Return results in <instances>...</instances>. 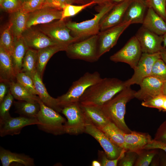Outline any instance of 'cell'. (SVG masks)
Instances as JSON below:
<instances>
[{
	"label": "cell",
	"instance_id": "cell-1",
	"mask_svg": "<svg viewBox=\"0 0 166 166\" xmlns=\"http://www.w3.org/2000/svg\"><path fill=\"white\" fill-rule=\"evenodd\" d=\"M127 87L125 81L115 78H104L89 87L80 97L82 106L101 107Z\"/></svg>",
	"mask_w": 166,
	"mask_h": 166
},
{
	"label": "cell",
	"instance_id": "cell-2",
	"mask_svg": "<svg viewBox=\"0 0 166 166\" xmlns=\"http://www.w3.org/2000/svg\"><path fill=\"white\" fill-rule=\"evenodd\" d=\"M136 92L130 86L127 87L115 97L100 107L110 121L126 133L132 131L126 124L124 119L126 105L135 98Z\"/></svg>",
	"mask_w": 166,
	"mask_h": 166
},
{
	"label": "cell",
	"instance_id": "cell-3",
	"mask_svg": "<svg viewBox=\"0 0 166 166\" xmlns=\"http://www.w3.org/2000/svg\"><path fill=\"white\" fill-rule=\"evenodd\" d=\"M115 4L109 2L102 5L94 17L80 22L71 21L66 22L71 34L78 41L98 34L100 32V25L102 18L112 9Z\"/></svg>",
	"mask_w": 166,
	"mask_h": 166
},
{
	"label": "cell",
	"instance_id": "cell-4",
	"mask_svg": "<svg viewBox=\"0 0 166 166\" xmlns=\"http://www.w3.org/2000/svg\"><path fill=\"white\" fill-rule=\"evenodd\" d=\"M101 78L100 73L97 71L85 73L73 83L65 93L57 98L58 105L62 109L69 105L79 102L80 97L85 90Z\"/></svg>",
	"mask_w": 166,
	"mask_h": 166
},
{
	"label": "cell",
	"instance_id": "cell-5",
	"mask_svg": "<svg viewBox=\"0 0 166 166\" xmlns=\"http://www.w3.org/2000/svg\"><path fill=\"white\" fill-rule=\"evenodd\" d=\"M40 110L36 118L38 128L47 133L54 135L65 133L64 124L66 121L59 113L45 105L40 99Z\"/></svg>",
	"mask_w": 166,
	"mask_h": 166
},
{
	"label": "cell",
	"instance_id": "cell-6",
	"mask_svg": "<svg viewBox=\"0 0 166 166\" xmlns=\"http://www.w3.org/2000/svg\"><path fill=\"white\" fill-rule=\"evenodd\" d=\"M98 35L90 36L68 45L65 51L70 59L90 62L99 59L97 54Z\"/></svg>",
	"mask_w": 166,
	"mask_h": 166
},
{
	"label": "cell",
	"instance_id": "cell-7",
	"mask_svg": "<svg viewBox=\"0 0 166 166\" xmlns=\"http://www.w3.org/2000/svg\"><path fill=\"white\" fill-rule=\"evenodd\" d=\"M61 113L67 119L64 125L65 133L77 135L85 132L87 122L79 102L64 107Z\"/></svg>",
	"mask_w": 166,
	"mask_h": 166
},
{
	"label": "cell",
	"instance_id": "cell-8",
	"mask_svg": "<svg viewBox=\"0 0 166 166\" xmlns=\"http://www.w3.org/2000/svg\"><path fill=\"white\" fill-rule=\"evenodd\" d=\"M35 26L58 45L67 46L78 41L71 34L70 30L66 26L65 19L57 20Z\"/></svg>",
	"mask_w": 166,
	"mask_h": 166
},
{
	"label": "cell",
	"instance_id": "cell-9",
	"mask_svg": "<svg viewBox=\"0 0 166 166\" xmlns=\"http://www.w3.org/2000/svg\"><path fill=\"white\" fill-rule=\"evenodd\" d=\"M140 43L135 36L132 37L120 50L111 55L110 59L115 62L128 64L134 69L142 54Z\"/></svg>",
	"mask_w": 166,
	"mask_h": 166
},
{
	"label": "cell",
	"instance_id": "cell-10",
	"mask_svg": "<svg viewBox=\"0 0 166 166\" xmlns=\"http://www.w3.org/2000/svg\"><path fill=\"white\" fill-rule=\"evenodd\" d=\"M131 24L130 22H122L100 32L98 34L97 54L99 59L115 45L121 35Z\"/></svg>",
	"mask_w": 166,
	"mask_h": 166
},
{
	"label": "cell",
	"instance_id": "cell-11",
	"mask_svg": "<svg viewBox=\"0 0 166 166\" xmlns=\"http://www.w3.org/2000/svg\"><path fill=\"white\" fill-rule=\"evenodd\" d=\"M160 58V52L154 53H142L136 66L134 69L132 77L124 81L126 87L135 84L140 85L142 80L150 75L155 61Z\"/></svg>",
	"mask_w": 166,
	"mask_h": 166
},
{
	"label": "cell",
	"instance_id": "cell-12",
	"mask_svg": "<svg viewBox=\"0 0 166 166\" xmlns=\"http://www.w3.org/2000/svg\"><path fill=\"white\" fill-rule=\"evenodd\" d=\"M85 132L93 137L98 142L107 157L110 160L116 159L126 152L124 149L114 144L102 130L90 123H87Z\"/></svg>",
	"mask_w": 166,
	"mask_h": 166
},
{
	"label": "cell",
	"instance_id": "cell-13",
	"mask_svg": "<svg viewBox=\"0 0 166 166\" xmlns=\"http://www.w3.org/2000/svg\"><path fill=\"white\" fill-rule=\"evenodd\" d=\"M62 14V10L50 6L36 10L28 13L26 28L61 19Z\"/></svg>",
	"mask_w": 166,
	"mask_h": 166
},
{
	"label": "cell",
	"instance_id": "cell-14",
	"mask_svg": "<svg viewBox=\"0 0 166 166\" xmlns=\"http://www.w3.org/2000/svg\"><path fill=\"white\" fill-rule=\"evenodd\" d=\"M140 45L142 53H154L163 48V36L157 35L142 26L135 35Z\"/></svg>",
	"mask_w": 166,
	"mask_h": 166
},
{
	"label": "cell",
	"instance_id": "cell-15",
	"mask_svg": "<svg viewBox=\"0 0 166 166\" xmlns=\"http://www.w3.org/2000/svg\"><path fill=\"white\" fill-rule=\"evenodd\" d=\"M38 124L37 118H28L21 116L13 117L11 116L0 120V136L19 134L26 126Z\"/></svg>",
	"mask_w": 166,
	"mask_h": 166
},
{
	"label": "cell",
	"instance_id": "cell-16",
	"mask_svg": "<svg viewBox=\"0 0 166 166\" xmlns=\"http://www.w3.org/2000/svg\"><path fill=\"white\" fill-rule=\"evenodd\" d=\"M164 82L151 76L145 78L139 85L140 89L136 91L135 98L145 101L162 95Z\"/></svg>",
	"mask_w": 166,
	"mask_h": 166
},
{
	"label": "cell",
	"instance_id": "cell-17",
	"mask_svg": "<svg viewBox=\"0 0 166 166\" xmlns=\"http://www.w3.org/2000/svg\"><path fill=\"white\" fill-rule=\"evenodd\" d=\"M22 36L29 48L37 51L58 45L35 26L26 29Z\"/></svg>",
	"mask_w": 166,
	"mask_h": 166
},
{
	"label": "cell",
	"instance_id": "cell-18",
	"mask_svg": "<svg viewBox=\"0 0 166 166\" xmlns=\"http://www.w3.org/2000/svg\"><path fill=\"white\" fill-rule=\"evenodd\" d=\"M133 0H125L115 4L101 20L100 31L117 25L122 21L129 5Z\"/></svg>",
	"mask_w": 166,
	"mask_h": 166
},
{
	"label": "cell",
	"instance_id": "cell-19",
	"mask_svg": "<svg viewBox=\"0 0 166 166\" xmlns=\"http://www.w3.org/2000/svg\"><path fill=\"white\" fill-rule=\"evenodd\" d=\"M124 137V150L126 152L133 151L138 153L152 140L148 134L136 131L125 133Z\"/></svg>",
	"mask_w": 166,
	"mask_h": 166
},
{
	"label": "cell",
	"instance_id": "cell-20",
	"mask_svg": "<svg viewBox=\"0 0 166 166\" xmlns=\"http://www.w3.org/2000/svg\"><path fill=\"white\" fill-rule=\"evenodd\" d=\"M147 7L145 1L133 0L126 10L122 22H130L131 24H142Z\"/></svg>",
	"mask_w": 166,
	"mask_h": 166
},
{
	"label": "cell",
	"instance_id": "cell-21",
	"mask_svg": "<svg viewBox=\"0 0 166 166\" xmlns=\"http://www.w3.org/2000/svg\"><path fill=\"white\" fill-rule=\"evenodd\" d=\"M142 24L157 35L163 36L166 33V22L150 7L148 8Z\"/></svg>",
	"mask_w": 166,
	"mask_h": 166
},
{
	"label": "cell",
	"instance_id": "cell-22",
	"mask_svg": "<svg viewBox=\"0 0 166 166\" xmlns=\"http://www.w3.org/2000/svg\"><path fill=\"white\" fill-rule=\"evenodd\" d=\"M0 160L2 166H10L17 163L25 166L34 165L33 158L23 153L13 152L3 148L0 147Z\"/></svg>",
	"mask_w": 166,
	"mask_h": 166
},
{
	"label": "cell",
	"instance_id": "cell-23",
	"mask_svg": "<svg viewBox=\"0 0 166 166\" xmlns=\"http://www.w3.org/2000/svg\"><path fill=\"white\" fill-rule=\"evenodd\" d=\"M16 77L12 56L0 47V81L10 83Z\"/></svg>",
	"mask_w": 166,
	"mask_h": 166
},
{
	"label": "cell",
	"instance_id": "cell-24",
	"mask_svg": "<svg viewBox=\"0 0 166 166\" xmlns=\"http://www.w3.org/2000/svg\"><path fill=\"white\" fill-rule=\"evenodd\" d=\"M37 95L41 100L47 106L57 112L61 113L62 109L58 105L57 98H53L49 94L42 81V78L37 72L32 78Z\"/></svg>",
	"mask_w": 166,
	"mask_h": 166
},
{
	"label": "cell",
	"instance_id": "cell-25",
	"mask_svg": "<svg viewBox=\"0 0 166 166\" xmlns=\"http://www.w3.org/2000/svg\"><path fill=\"white\" fill-rule=\"evenodd\" d=\"M81 106L87 123L101 129L111 122L100 107Z\"/></svg>",
	"mask_w": 166,
	"mask_h": 166
},
{
	"label": "cell",
	"instance_id": "cell-26",
	"mask_svg": "<svg viewBox=\"0 0 166 166\" xmlns=\"http://www.w3.org/2000/svg\"><path fill=\"white\" fill-rule=\"evenodd\" d=\"M67 46L56 45L38 51L37 71L42 78L46 65L49 59L57 52L62 51H65Z\"/></svg>",
	"mask_w": 166,
	"mask_h": 166
},
{
	"label": "cell",
	"instance_id": "cell-27",
	"mask_svg": "<svg viewBox=\"0 0 166 166\" xmlns=\"http://www.w3.org/2000/svg\"><path fill=\"white\" fill-rule=\"evenodd\" d=\"M27 14L20 10L10 14L9 23L14 38L21 37L26 29Z\"/></svg>",
	"mask_w": 166,
	"mask_h": 166
},
{
	"label": "cell",
	"instance_id": "cell-28",
	"mask_svg": "<svg viewBox=\"0 0 166 166\" xmlns=\"http://www.w3.org/2000/svg\"><path fill=\"white\" fill-rule=\"evenodd\" d=\"M14 39V46L12 57L16 75L21 72L23 60L29 48L22 36Z\"/></svg>",
	"mask_w": 166,
	"mask_h": 166
},
{
	"label": "cell",
	"instance_id": "cell-29",
	"mask_svg": "<svg viewBox=\"0 0 166 166\" xmlns=\"http://www.w3.org/2000/svg\"><path fill=\"white\" fill-rule=\"evenodd\" d=\"M15 112L20 116L28 118H36L40 109L39 102H30L24 101H14Z\"/></svg>",
	"mask_w": 166,
	"mask_h": 166
},
{
	"label": "cell",
	"instance_id": "cell-30",
	"mask_svg": "<svg viewBox=\"0 0 166 166\" xmlns=\"http://www.w3.org/2000/svg\"><path fill=\"white\" fill-rule=\"evenodd\" d=\"M10 90L14 98L18 101L30 102H38L40 99L38 96L33 94L17 81L10 83Z\"/></svg>",
	"mask_w": 166,
	"mask_h": 166
},
{
	"label": "cell",
	"instance_id": "cell-31",
	"mask_svg": "<svg viewBox=\"0 0 166 166\" xmlns=\"http://www.w3.org/2000/svg\"><path fill=\"white\" fill-rule=\"evenodd\" d=\"M38 51L29 48L24 57L21 72L32 78L37 72Z\"/></svg>",
	"mask_w": 166,
	"mask_h": 166
},
{
	"label": "cell",
	"instance_id": "cell-32",
	"mask_svg": "<svg viewBox=\"0 0 166 166\" xmlns=\"http://www.w3.org/2000/svg\"><path fill=\"white\" fill-rule=\"evenodd\" d=\"M117 146L124 149L125 133L113 123L110 122L101 129Z\"/></svg>",
	"mask_w": 166,
	"mask_h": 166
},
{
	"label": "cell",
	"instance_id": "cell-33",
	"mask_svg": "<svg viewBox=\"0 0 166 166\" xmlns=\"http://www.w3.org/2000/svg\"><path fill=\"white\" fill-rule=\"evenodd\" d=\"M14 46V38L11 31V25L9 22L1 35L0 47L12 56Z\"/></svg>",
	"mask_w": 166,
	"mask_h": 166
},
{
	"label": "cell",
	"instance_id": "cell-34",
	"mask_svg": "<svg viewBox=\"0 0 166 166\" xmlns=\"http://www.w3.org/2000/svg\"><path fill=\"white\" fill-rule=\"evenodd\" d=\"M158 149H144L138 153L135 162V166H148L154 157L158 153Z\"/></svg>",
	"mask_w": 166,
	"mask_h": 166
},
{
	"label": "cell",
	"instance_id": "cell-35",
	"mask_svg": "<svg viewBox=\"0 0 166 166\" xmlns=\"http://www.w3.org/2000/svg\"><path fill=\"white\" fill-rule=\"evenodd\" d=\"M94 4H96V3L94 1H92L86 4L80 5H65L62 10L61 20H65L68 18L74 16L85 8Z\"/></svg>",
	"mask_w": 166,
	"mask_h": 166
},
{
	"label": "cell",
	"instance_id": "cell-36",
	"mask_svg": "<svg viewBox=\"0 0 166 166\" xmlns=\"http://www.w3.org/2000/svg\"><path fill=\"white\" fill-rule=\"evenodd\" d=\"M16 79L31 93L37 95L33 80L30 77L21 72L16 74Z\"/></svg>",
	"mask_w": 166,
	"mask_h": 166
},
{
	"label": "cell",
	"instance_id": "cell-37",
	"mask_svg": "<svg viewBox=\"0 0 166 166\" xmlns=\"http://www.w3.org/2000/svg\"><path fill=\"white\" fill-rule=\"evenodd\" d=\"M141 105L145 107L156 108L160 111H166V96L161 95L143 101Z\"/></svg>",
	"mask_w": 166,
	"mask_h": 166
},
{
	"label": "cell",
	"instance_id": "cell-38",
	"mask_svg": "<svg viewBox=\"0 0 166 166\" xmlns=\"http://www.w3.org/2000/svg\"><path fill=\"white\" fill-rule=\"evenodd\" d=\"M148 8L150 7L166 22V0H146Z\"/></svg>",
	"mask_w": 166,
	"mask_h": 166
},
{
	"label": "cell",
	"instance_id": "cell-39",
	"mask_svg": "<svg viewBox=\"0 0 166 166\" xmlns=\"http://www.w3.org/2000/svg\"><path fill=\"white\" fill-rule=\"evenodd\" d=\"M150 76L164 81H166V64L161 58L157 60L154 63Z\"/></svg>",
	"mask_w": 166,
	"mask_h": 166
},
{
	"label": "cell",
	"instance_id": "cell-40",
	"mask_svg": "<svg viewBox=\"0 0 166 166\" xmlns=\"http://www.w3.org/2000/svg\"><path fill=\"white\" fill-rule=\"evenodd\" d=\"M14 98L9 90L2 101L0 103V120L10 116L9 110L14 102Z\"/></svg>",
	"mask_w": 166,
	"mask_h": 166
},
{
	"label": "cell",
	"instance_id": "cell-41",
	"mask_svg": "<svg viewBox=\"0 0 166 166\" xmlns=\"http://www.w3.org/2000/svg\"><path fill=\"white\" fill-rule=\"evenodd\" d=\"M23 2L20 0H0L1 8L10 14L20 10Z\"/></svg>",
	"mask_w": 166,
	"mask_h": 166
},
{
	"label": "cell",
	"instance_id": "cell-42",
	"mask_svg": "<svg viewBox=\"0 0 166 166\" xmlns=\"http://www.w3.org/2000/svg\"><path fill=\"white\" fill-rule=\"evenodd\" d=\"M138 156V153L135 152L128 151L126 152L124 156L120 160L118 166H134Z\"/></svg>",
	"mask_w": 166,
	"mask_h": 166
},
{
	"label": "cell",
	"instance_id": "cell-43",
	"mask_svg": "<svg viewBox=\"0 0 166 166\" xmlns=\"http://www.w3.org/2000/svg\"><path fill=\"white\" fill-rule=\"evenodd\" d=\"M126 152H123L118 158L114 160L108 158L105 152L99 151L98 155L102 166H116L120 160L124 156Z\"/></svg>",
	"mask_w": 166,
	"mask_h": 166
},
{
	"label": "cell",
	"instance_id": "cell-44",
	"mask_svg": "<svg viewBox=\"0 0 166 166\" xmlns=\"http://www.w3.org/2000/svg\"><path fill=\"white\" fill-rule=\"evenodd\" d=\"M50 6L60 9L62 10L66 4H84L85 3L82 0H49Z\"/></svg>",
	"mask_w": 166,
	"mask_h": 166
},
{
	"label": "cell",
	"instance_id": "cell-45",
	"mask_svg": "<svg viewBox=\"0 0 166 166\" xmlns=\"http://www.w3.org/2000/svg\"><path fill=\"white\" fill-rule=\"evenodd\" d=\"M153 139L166 143V120L158 127Z\"/></svg>",
	"mask_w": 166,
	"mask_h": 166
},
{
	"label": "cell",
	"instance_id": "cell-46",
	"mask_svg": "<svg viewBox=\"0 0 166 166\" xmlns=\"http://www.w3.org/2000/svg\"><path fill=\"white\" fill-rule=\"evenodd\" d=\"M160 149L163 150L166 154V143L162 142L152 139L145 146L144 149Z\"/></svg>",
	"mask_w": 166,
	"mask_h": 166
},
{
	"label": "cell",
	"instance_id": "cell-47",
	"mask_svg": "<svg viewBox=\"0 0 166 166\" xmlns=\"http://www.w3.org/2000/svg\"><path fill=\"white\" fill-rule=\"evenodd\" d=\"M0 103L2 101L10 90V83L0 81Z\"/></svg>",
	"mask_w": 166,
	"mask_h": 166
},
{
	"label": "cell",
	"instance_id": "cell-48",
	"mask_svg": "<svg viewBox=\"0 0 166 166\" xmlns=\"http://www.w3.org/2000/svg\"><path fill=\"white\" fill-rule=\"evenodd\" d=\"M160 165L161 166H166V155L161 153L159 156Z\"/></svg>",
	"mask_w": 166,
	"mask_h": 166
},
{
	"label": "cell",
	"instance_id": "cell-49",
	"mask_svg": "<svg viewBox=\"0 0 166 166\" xmlns=\"http://www.w3.org/2000/svg\"><path fill=\"white\" fill-rule=\"evenodd\" d=\"M160 58L166 64V49L164 48L160 52Z\"/></svg>",
	"mask_w": 166,
	"mask_h": 166
},
{
	"label": "cell",
	"instance_id": "cell-50",
	"mask_svg": "<svg viewBox=\"0 0 166 166\" xmlns=\"http://www.w3.org/2000/svg\"><path fill=\"white\" fill-rule=\"evenodd\" d=\"M95 2L96 4L99 6L102 5L107 2H109V0H92Z\"/></svg>",
	"mask_w": 166,
	"mask_h": 166
},
{
	"label": "cell",
	"instance_id": "cell-51",
	"mask_svg": "<svg viewBox=\"0 0 166 166\" xmlns=\"http://www.w3.org/2000/svg\"><path fill=\"white\" fill-rule=\"evenodd\" d=\"M91 165L92 166H101V163L99 161L96 160H93L92 163Z\"/></svg>",
	"mask_w": 166,
	"mask_h": 166
},
{
	"label": "cell",
	"instance_id": "cell-52",
	"mask_svg": "<svg viewBox=\"0 0 166 166\" xmlns=\"http://www.w3.org/2000/svg\"><path fill=\"white\" fill-rule=\"evenodd\" d=\"M162 95L166 96V81H164L163 85L162 91Z\"/></svg>",
	"mask_w": 166,
	"mask_h": 166
},
{
	"label": "cell",
	"instance_id": "cell-53",
	"mask_svg": "<svg viewBox=\"0 0 166 166\" xmlns=\"http://www.w3.org/2000/svg\"><path fill=\"white\" fill-rule=\"evenodd\" d=\"M163 47L165 48L166 47V33L163 35Z\"/></svg>",
	"mask_w": 166,
	"mask_h": 166
},
{
	"label": "cell",
	"instance_id": "cell-54",
	"mask_svg": "<svg viewBox=\"0 0 166 166\" xmlns=\"http://www.w3.org/2000/svg\"><path fill=\"white\" fill-rule=\"evenodd\" d=\"M125 0H109V1L114 4H117L123 1H124Z\"/></svg>",
	"mask_w": 166,
	"mask_h": 166
},
{
	"label": "cell",
	"instance_id": "cell-55",
	"mask_svg": "<svg viewBox=\"0 0 166 166\" xmlns=\"http://www.w3.org/2000/svg\"><path fill=\"white\" fill-rule=\"evenodd\" d=\"M85 3H87L92 1V0H82Z\"/></svg>",
	"mask_w": 166,
	"mask_h": 166
},
{
	"label": "cell",
	"instance_id": "cell-56",
	"mask_svg": "<svg viewBox=\"0 0 166 166\" xmlns=\"http://www.w3.org/2000/svg\"><path fill=\"white\" fill-rule=\"evenodd\" d=\"M29 0H24V1L23 2L27 1H29Z\"/></svg>",
	"mask_w": 166,
	"mask_h": 166
},
{
	"label": "cell",
	"instance_id": "cell-57",
	"mask_svg": "<svg viewBox=\"0 0 166 166\" xmlns=\"http://www.w3.org/2000/svg\"><path fill=\"white\" fill-rule=\"evenodd\" d=\"M144 0L145 1L146 0Z\"/></svg>",
	"mask_w": 166,
	"mask_h": 166
}]
</instances>
